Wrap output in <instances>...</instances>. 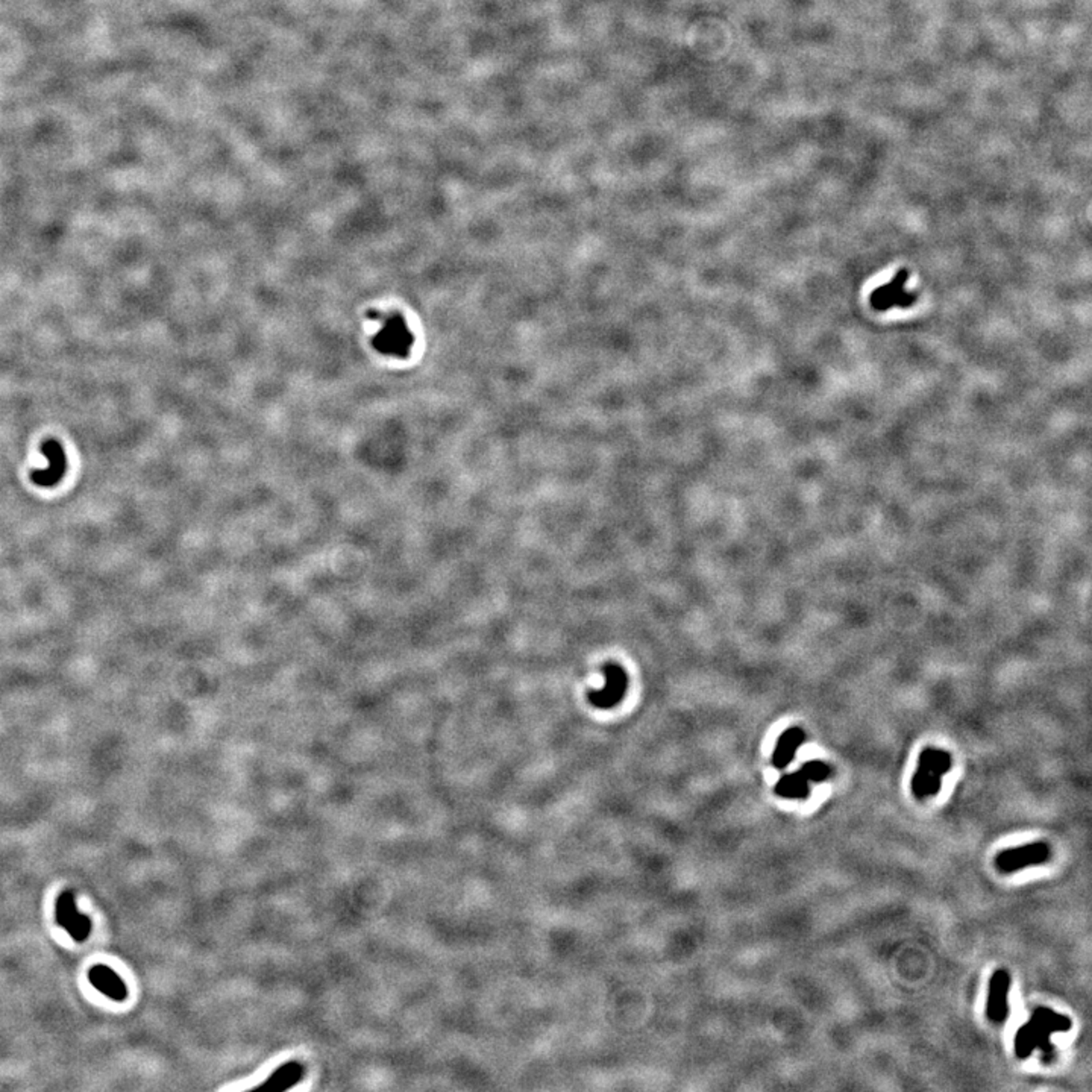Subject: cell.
<instances>
[{
	"label": "cell",
	"mask_w": 1092,
	"mask_h": 1092,
	"mask_svg": "<svg viewBox=\"0 0 1092 1092\" xmlns=\"http://www.w3.org/2000/svg\"><path fill=\"white\" fill-rule=\"evenodd\" d=\"M1073 1027L1071 1018L1058 1014L1049 1008H1036L1024 1026L1019 1027L1015 1034V1054L1019 1059H1027L1034 1050L1043 1053L1045 1062L1054 1058V1049L1051 1045L1050 1036L1053 1034H1064Z\"/></svg>",
	"instance_id": "obj_1"
},
{
	"label": "cell",
	"mask_w": 1092,
	"mask_h": 1092,
	"mask_svg": "<svg viewBox=\"0 0 1092 1092\" xmlns=\"http://www.w3.org/2000/svg\"><path fill=\"white\" fill-rule=\"evenodd\" d=\"M952 770V757L947 751L926 748L919 756L918 770L912 778V792L915 798L924 800L935 796L941 789L943 776Z\"/></svg>",
	"instance_id": "obj_2"
},
{
	"label": "cell",
	"mask_w": 1092,
	"mask_h": 1092,
	"mask_svg": "<svg viewBox=\"0 0 1092 1092\" xmlns=\"http://www.w3.org/2000/svg\"><path fill=\"white\" fill-rule=\"evenodd\" d=\"M804 741H806V735L801 728L794 727L786 730L778 739L772 757L774 766L780 770L786 768L787 765L794 761L795 753L804 744Z\"/></svg>",
	"instance_id": "obj_10"
},
{
	"label": "cell",
	"mask_w": 1092,
	"mask_h": 1092,
	"mask_svg": "<svg viewBox=\"0 0 1092 1092\" xmlns=\"http://www.w3.org/2000/svg\"><path fill=\"white\" fill-rule=\"evenodd\" d=\"M375 348L387 356H406L413 345V336L402 317L386 319L380 332L375 336Z\"/></svg>",
	"instance_id": "obj_4"
},
{
	"label": "cell",
	"mask_w": 1092,
	"mask_h": 1092,
	"mask_svg": "<svg viewBox=\"0 0 1092 1092\" xmlns=\"http://www.w3.org/2000/svg\"><path fill=\"white\" fill-rule=\"evenodd\" d=\"M42 452L48 458V468L33 471L31 480L40 488H55L66 475V452L57 440L44 442Z\"/></svg>",
	"instance_id": "obj_7"
},
{
	"label": "cell",
	"mask_w": 1092,
	"mask_h": 1092,
	"mask_svg": "<svg viewBox=\"0 0 1092 1092\" xmlns=\"http://www.w3.org/2000/svg\"><path fill=\"white\" fill-rule=\"evenodd\" d=\"M800 772H801L804 777L807 778L809 781L821 783V781H826L827 778H830V776H832V768L828 766L827 763H824V761H807L806 765L801 766Z\"/></svg>",
	"instance_id": "obj_12"
},
{
	"label": "cell",
	"mask_w": 1092,
	"mask_h": 1092,
	"mask_svg": "<svg viewBox=\"0 0 1092 1092\" xmlns=\"http://www.w3.org/2000/svg\"><path fill=\"white\" fill-rule=\"evenodd\" d=\"M88 980L98 991L114 1001H124L128 997V988L116 971L107 965H94L88 971Z\"/></svg>",
	"instance_id": "obj_9"
},
{
	"label": "cell",
	"mask_w": 1092,
	"mask_h": 1092,
	"mask_svg": "<svg viewBox=\"0 0 1092 1092\" xmlns=\"http://www.w3.org/2000/svg\"><path fill=\"white\" fill-rule=\"evenodd\" d=\"M809 780L804 777L800 770L789 774L781 778L776 786V792L783 798H792V800H806L811 794V786Z\"/></svg>",
	"instance_id": "obj_11"
},
{
	"label": "cell",
	"mask_w": 1092,
	"mask_h": 1092,
	"mask_svg": "<svg viewBox=\"0 0 1092 1092\" xmlns=\"http://www.w3.org/2000/svg\"><path fill=\"white\" fill-rule=\"evenodd\" d=\"M57 924L66 928L67 933L76 943H83L91 933V921L87 915H83L76 907L75 894L72 891H64L57 898L55 906Z\"/></svg>",
	"instance_id": "obj_5"
},
{
	"label": "cell",
	"mask_w": 1092,
	"mask_h": 1092,
	"mask_svg": "<svg viewBox=\"0 0 1092 1092\" xmlns=\"http://www.w3.org/2000/svg\"><path fill=\"white\" fill-rule=\"evenodd\" d=\"M1009 973L1006 969L993 971L986 1003V1015L991 1023L1001 1024L1009 1017Z\"/></svg>",
	"instance_id": "obj_8"
},
{
	"label": "cell",
	"mask_w": 1092,
	"mask_h": 1092,
	"mask_svg": "<svg viewBox=\"0 0 1092 1092\" xmlns=\"http://www.w3.org/2000/svg\"><path fill=\"white\" fill-rule=\"evenodd\" d=\"M604 686L598 690L589 692V701L598 709H612L622 701L625 696L629 679L625 670L616 663H607L604 666Z\"/></svg>",
	"instance_id": "obj_6"
},
{
	"label": "cell",
	"mask_w": 1092,
	"mask_h": 1092,
	"mask_svg": "<svg viewBox=\"0 0 1092 1092\" xmlns=\"http://www.w3.org/2000/svg\"><path fill=\"white\" fill-rule=\"evenodd\" d=\"M1051 850L1050 845L1045 842H1034V844L1023 845L1017 848H1010L1001 852L995 857V865L1000 869L1001 872H1015L1019 869L1027 868V867H1036L1047 863L1050 859Z\"/></svg>",
	"instance_id": "obj_3"
}]
</instances>
